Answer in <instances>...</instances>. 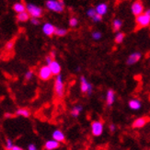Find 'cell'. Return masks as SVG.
I'll use <instances>...</instances> for the list:
<instances>
[{
    "mask_svg": "<svg viewBox=\"0 0 150 150\" xmlns=\"http://www.w3.org/2000/svg\"><path fill=\"white\" fill-rule=\"evenodd\" d=\"M54 93L57 98L62 99L64 95V78L62 75H58L55 76V80H54Z\"/></svg>",
    "mask_w": 150,
    "mask_h": 150,
    "instance_id": "1",
    "label": "cell"
},
{
    "mask_svg": "<svg viewBox=\"0 0 150 150\" xmlns=\"http://www.w3.org/2000/svg\"><path fill=\"white\" fill-rule=\"evenodd\" d=\"M80 89L81 92L90 96L93 92V85L91 84L85 76H80Z\"/></svg>",
    "mask_w": 150,
    "mask_h": 150,
    "instance_id": "2",
    "label": "cell"
},
{
    "mask_svg": "<svg viewBox=\"0 0 150 150\" xmlns=\"http://www.w3.org/2000/svg\"><path fill=\"white\" fill-rule=\"evenodd\" d=\"M46 6L47 8L52 10V11H54L57 13H61L64 11V1L63 0H48L46 2Z\"/></svg>",
    "mask_w": 150,
    "mask_h": 150,
    "instance_id": "3",
    "label": "cell"
},
{
    "mask_svg": "<svg viewBox=\"0 0 150 150\" xmlns=\"http://www.w3.org/2000/svg\"><path fill=\"white\" fill-rule=\"evenodd\" d=\"M26 8H27V12L29 13L31 18H39L42 16V9L40 6L33 5V4H27L26 5Z\"/></svg>",
    "mask_w": 150,
    "mask_h": 150,
    "instance_id": "4",
    "label": "cell"
},
{
    "mask_svg": "<svg viewBox=\"0 0 150 150\" xmlns=\"http://www.w3.org/2000/svg\"><path fill=\"white\" fill-rule=\"evenodd\" d=\"M104 131V125L101 121H93L91 122V134L94 136H100Z\"/></svg>",
    "mask_w": 150,
    "mask_h": 150,
    "instance_id": "5",
    "label": "cell"
},
{
    "mask_svg": "<svg viewBox=\"0 0 150 150\" xmlns=\"http://www.w3.org/2000/svg\"><path fill=\"white\" fill-rule=\"evenodd\" d=\"M38 76H39V78H40V79H42L43 81H47L53 76V74H52V71H51L49 66L46 64V66H42L40 69H39Z\"/></svg>",
    "mask_w": 150,
    "mask_h": 150,
    "instance_id": "6",
    "label": "cell"
},
{
    "mask_svg": "<svg viewBox=\"0 0 150 150\" xmlns=\"http://www.w3.org/2000/svg\"><path fill=\"white\" fill-rule=\"evenodd\" d=\"M131 9H132L133 14L135 17H138L144 13V5H143L141 0H136V1L133 3Z\"/></svg>",
    "mask_w": 150,
    "mask_h": 150,
    "instance_id": "7",
    "label": "cell"
},
{
    "mask_svg": "<svg viewBox=\"0 0 150 150\" xmlns=\"http://www.w3.org/2000/svg\"><path fill=\"white\" fill-rule=\"evenodd\" d=\"M135 21L138 28H145L150 25V18L145 13H143L142 15L136 17Z\"/></svg>",
    "mask_w": 150,
    "mask_h": 150,
    "instance_id": "8",
    "label": "cell"
},
{
    "mask_svg": "<svg viewBox=\"0 0 150 150\" xmlns=\"http://www.w3.org/2000/svg\"><path fill=\"white\" fill-rule=\"evenodd\" d=\"M142 57V54L139 52H134V53H132L130 54L126 60V64L128 66H134L136 63H137Z\"/></svg>",
    "mask_w": 150,
    "mask_h": 150,
    "instance_id": "9",
    "label": "cell"
},
{
    "mask_svg": "<svg viewBox=\"0 0 150 150\" xmlns=\"http://www.w3.org/2000/svg\"><path fill=\"white\" fill-rule=\"evenodd\" d=\"M148 122H149V119L147 117H139V118L135 119L134 121V122L132 123V127L134 129L143 128Z\"/></svg>",
    "mask_w": 150,
    "mask_h": 150,
    "instance_id": "10",
    "label": "cell"
},
{
    "mask_svg": "<svg viewBox=\"0 0 150 150\" xmlns=\"http://www.w3.org/2000/svg\"><path fill=\"white\" fill-rule=\"evenodd\" d=\"M49 67L52 71V74L53 76H58V75H61V71H62V67H61V64L58 63L56 60H54L50 64H49Z\"/></svg>",
    "mask_w": 150,
    "mask_h": 150,
    "instance_id": "11",
    "label": "cell"
},
{
    "mask_svg": "<svg viewBox=\"0 0 150 150\" xmlns=\"http://www.w3.org/2000/svg\"><path fill=\"white\" fill-rule=\"evenodd\" d=\"M55 27L53 25V24H51V23H45L43 26H42V31H43V33L46 35V36H53L54 34V32H55Z\"/></svg>",
    "mask_w": 150,
    "mask_h": 150,
    "instance_id": "12",
    "label": "cell"
},
{
    "mask_svg": "<svg viewBox=\"0 0 150 150\" xmlns=\"http://www.w3.org/2000/svg\"><path fill=\"white\" fill-rule=\"evenodd\" d=\"M128 107L133 110H139L142 108V102L138 99H133L128 101Z\"/></svg>",
    "mask_w": 150,
    "mask_h": 150,
    "instance_id": "13",
    "label": "cell"
},
{
    "mask_svg": "<svg viewBox=\"0 0 150 150\" xmlns=\"http://www.w3.org/2000/svg\"><path fill=\"white\" fill-rule=\"evenodd\" d=\"M115 102V92L113 89H108L106 93V104L110 107Z\"/></svg>",
    "mask_w": 150,
    "mask_h": 150,
    "instance_id": "14",
    "label": "cell"
},
{
    "mask_svg": "<svg viewBox=\"0 0 150 150\" xmlns=\"http://www.w3.org/2000/svg\"><path fill=\"white\" fill-rule=\"evenodd\" d=\"M52 137H53L54 140L59 143H62L66 140V135H64V132H62L61 130H54L53 134H52Z\"/></svg>",
    "mask_w": 150,
    "mask_h": 150,
    "instance_id": "15",
    "label": "cell"
},
{
    "mask_svg": "<svg viewBox=\"0 0 150 150\" xmlns=\"http://www.w3.org/2000/svg\"><path fill=\"white\" fill-rule=\"evenodd\" d=\"M59 146H60V143L54 139L48 140L45 142V144H44L45 150H54V149H57Z\"/></svg>",
    "mask_w": 150,
    "mask_h": 150,
    "instance_id": "16",
    "label": "cell"
},
{
    "mask_svg": "<svg viewBox=\"0 0 150 150\" xmlns=\"http://www.w3.org/2000/svg\"><path fill=\"white\" fill-rule=\"evenodd\" d=\"M95 9H96L98 14L102 17L103 15H105L107 13V11H108V5L105 4V3H100V4H99L96 6Z\"/></svg>",
    "mask_w": 150,
    "mask_h": 150,
    "instance_id": "17",
    "label": "cell"
},
{
    "mask_svg": "<svg viewBox=\"0 0 150 150\" xmlns=\"http://www.w3.org/2000/svg\"><path fill=\"white\" fill-rule=\"evenodd\" d=\"M82 112H83V106L82 105H76L71 109L70 114L72 117H74V118H77V117L81 114Z\"/></svg>",
    "mask_w": 150,
    "mask_h": 150,
    "instance_id": "18",
    "label": "cell"
},
{
    "mask_svg": "<svg viewBox=\"0 0 150 150\" xmlns=\"http://www.w3.org/2000/svg\"><path fill=\"white\" fill-rule=\"evenodd\" d=\"M13 9H14L15 12L18 13V14L19 13L27 11V8H26V6L23 3H16L14 6H13Z\"/></svg>",
    "mask_w": 150,
    "mask_h": 150,
    "instance_id": "19",
    "label": "cell"
},
{
    "mask_svg": "<svg viewBox=\"0 0 150 150\" xmlns=\"http://www.w3.org/2000/svg\"><path fill=\"white\" fill-rule=\"evenodd\" d=\"M30 17V16L29 13L27 11H25V12H22V13H19V14H18L17 18H18V21H21V22H26V21H29Z\"/></svg>",
    "mask_w": 150,
    "mask_h": 150,
    "instance_id": "20",
    "label": "cell"
},
{
    "mask_svg": "<svg viewBox=\"0 0 150 150\" xmlns=\"http://www.w3.org/2000/svg\"><path fill=\"white\" fill-rule=\"evenodd\" d=\"M16 114L18 116H22V117L28 118V117H30V110L26 109V108H21V109L17 110Z\"/></svg>",
    "mask_w": 150,
    "mask_h": 150,
    "instance_id": "21",
    "label": "cell"
},
{
    "mask_svg": "<svg viewBox=\"0 0 150 150\" xmlns=\"http://www.w3.org/2000/svg\"><path fill=\"white\" fill-rule=\"evenodd\" d=\"M122 21H120V19H114L113 22H112V30L113 31L117 32V31H119L122 28Z\"/></svg>",
    "mask_w": 150,
    "mask_h": 150,
    "instance_id": "22",
    "label": "cell"
},
{
    "mask_svg": "<svg viewBox=\"0 0 150 150\" xmlns=\"http://www.w3.org/2000/svg\"><path fill=\"white\" fill-rule=\"evenodd\" d=\"M125 38V34L123 33V32H118L116 35H115V38H114V42L116 43H122L123 42Z\"/></svg>",
    "mask_w": 150,
    "mask_h": 150,
    "instance_id": "23",
    "label": "cell"
},
{
    "mask_svg": "<svg viewBox=\"0 0 150 150\" xmlns=\"http://www.w3.org/2000/svg\"><path fill=\"white\" fill-rule=\"evenodd\" d=\"M54 34H55L56 36H59V37L66 36V35L67 34V30H66V29H62V28H56V29H55Z\"/></svg>",
    "mask_w": 150,
    "mask_h": 150,
    "instance_id": "24",
    "label": "cell"
},
{
    "mask_svg": "<svg viewBox=\"0 0 150 150\" xmlns=\"http://www.w3.org/2000/svg\"><path fill=\"white\" fill-rule=\"evenodd\" d=\"M5 146H6V149L11 150V149L13 148V146H14V145H13V141H12L10 138H6V139Z\"/></svg>",
    "mask_w": 150,
    "mask_h": 150,
    "instance_id": "25",
    "label": "cell"
},
{
    "mask_svg": "<svg viewBox=\"0 0 150 150\" xmlns=\"http://www.w3.org/2000/svg\"><path fill=\"white\" fill-rule=\"evenodd\" d=\"M91 37H92L94 40L98 41V40H100L101 37H102V34L100 31H93L92 33H91Z\"/></svg>",
    "mask_w": 150,
    "mask_h": 150,
    "instance_id": "26",
    "label": "cell"
},
{
    "mask_svg": "<svg viewBox=\"0 0 150 150\" xmlns=\"http://www.w3.org/2000/svg\"><path fill=\"white\" fill-rule=\"evenodd\" d=\"M33 76H34L33 71L29 70V71H27V72L25 73V79L27 81H30V80L32 79V78H33Z\"/></svg>",
    "mask_w": 150,
    "mask_h": 150,
    "instance_id": "27",
    "label": "cell"
},
{
    "mask_svg": "<svg viewBox=\"0 0 150 150\" xmlns=\"http://www.w3.org/2000/svg\"><path fill=\"white\" fill-rule=\"evenodd\" d=\"M77 24H78V21H77L76 18H71L69 19V26L70 27H72V28L76 27Z\"/></svg>",
    "mask_w": 150,
    "mask_h": 150,
    "instance_id": "28",
    "label": "cell"
},
{
    "mask_svg": "<svg viewBox=\"0 0 150 150\" xmlns=\"http://www.w3.org/2000/svg\"><path fill=\"white\" fill-rule=\"evenodd\" d=\"M14 45H15V42L14 41H9L6 43V50H8V51H11L13 48H14Z\"/></svg>",
    "mask_w": 150,
    "mask_h": 150,
    "instance_id": "29",
    "label": "cell"
},
{
    "mask_svg": "<svg viewBox=\"0 0 150 150\" xmlns=\"http://www.w3.org/2000/svg\"><path fill=\"white\" fill-rule=\"evenodd\" d=\"M87 14H88V16L89 18H93V17L97 14V11H96V9H94V8H90V9L88 10Z\"/></svg>",
    "mask_w": 150,
    "mask_h": 150,
    "instance_id": "30",
    "label": "cell"
},
{
    "mask_svg": "<svg viewBox=\"0 0 150 150\" xmlns=\"http://www.w3.org/2000/svg\"><path fill=\"white\" fill-rule=\"evenodd\" d=\"M116 128H117V126L114 125V123H110V125H109V130H110V133H114L115 131H116Z\"/></svg>",
    "mask_w": 150,
    "mask_h": 150,
    "instance_id": "31",
    "label": "cell"
},
{
    "mask_svg": "<svg viewBox=\"0 0 150 150\" xmlns=\"http://www.w3.org/2000/svg\"><path fill=\"white\" fill-rule=\"evenodd\" d=\"M92 19H93V21H94V22H99V21H100L101 19H102V17L97 13V14L93 17V18H92Z\"/></svg>",
    "mask_w": 150,
    "mask_h": 150,
    "instance_id": "32",
    "label": "cell"
},
{
    "mask_svg": "<svg viewBox=\"0 0 150 150\" xmlns=\"http://www.w3.org/2000/svg\"><path fill=\"white\" fill-rule=\"evenodd\" d=\"M54 61V59H53V58H52L50 55H47L46 57H45V62H46V64H47V66H49V64L52 63V62H53Z\"/></svg>",
    "mask_w": 150,
    "mask_h": 150,
    "instance_id": "33",
    "label": "cell"
},
{
    "mask_svg": "<svg viewBox=\"0 0 150 150\" xmlns=\"http://www.w3.org/2000/svg\"><path fill=\"white\" fill-rule=\"evenodd\" d=\"M30 22L33 24V25H39V24H40V21H39V19L38 18H31Z\"/></svg>",
    "mask_w": 150,
    "mask_h": 150,
    "instance_id": "34",
    "label": "cell"
},
{
    "mask_svg": "<svg viewBox=\"0 0 150 150\" xmlns=\"http://www.w3.org/2000/svg\"><path fill=\"white\" fill-rule=\"evenodd\" d=\"M28 150H38V149H37V146L34 144H30L28 146Z\"/></svg>",
    "mask_w": 150,
    "mask_h": 150,
    "instance_id": "35",
    "label": "cell"
},
{
    "mask_svg": "<svg viewBox=\"0 0 150 150\" xmlns=\"http://www.w3.org/2000/svg\"><path fill=\"white\" fill-rule=\"evenodd\" d=\"M11 150H24V149L22 147H21V146H14Z\"/></svg>",
    "mask_w": 150,
    "mask_h": 150,
    "instance_id": "36",
    "label": "cell"
},
{
    "mask_svg": "<svg viewBox=\"0 0 150 150\" xmlns=\"http://www.w3.org/2000/svg\"><path fill=\"white\" fill-rule=\"evenodd\" d=\"M50 56L54 60V58H55V52H54V51H52V52H51V54H50Z\"/></svg>",
    "mask_w": 150,
    "mask_h": 150,
    "instance_id": "37",
    "label": "cell"
},
{
    "mask_svg": "<svg viewBox=\"0 0 150 150\" xmlns=\"http://www.w3.org/2000/svg\"><path fill=\"white\" fill-rule=\"evenodd\" d=\"M145 14H146V15L150 18V8H149V9H147V10L145 12Z\"/></svg>",
    "mask_w": 150,
    "mask_h": 150,
    "instance_id": "38",
    "label": "cell"
},
{
    "mask_svg": "<svg viewBox=\"0 0 150 150\" xmlns=\"http://www.w3.org/2000/svg\"><path fill=\"white\" fill-rule=\"evenodd\" d=\"M76 70H77V71H80V67H78L76 68Z\"/></svg>",
    "mask_w": 150,
    "mask_h": 150,
    "instance_id": "39",
    "label": "cell"
},
{
    "mask_svg": "<svg viewBox=\"0 0 150 150\" xmlns=\"http://www.w3.org/2000/svg\"><path fill=\"white\" fill-rule=\"evenodd\" d=\"M149 62H150V60H149Z\"/></svg>",
    "mask_w": 150,
    "mask_h": 150,
    "instance_id": "40",
    "label": "cell"
}]
</instances>
